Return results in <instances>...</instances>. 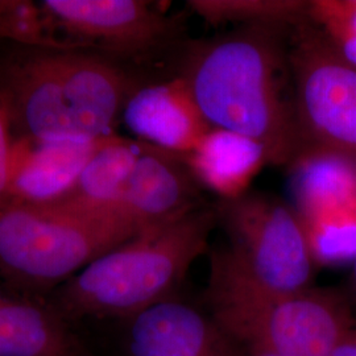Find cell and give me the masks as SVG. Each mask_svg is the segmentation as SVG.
Returning a JSON list of instances; mask_svg holds the SVG:
<instances>
[{
	"mask_svg": "<svg viewBox=\"0 0 356 356\" xmlns=\"http://www.w3.org/2000/svg\"><path fill=\"white\" fill-rule=\"evenodd\" d=\"M292 29L243 26L193 44L178 74L211 128L260 143L269 164L286 168L302 151L289 63Z\"/></svg>",
	"mask_w": 356,
	"mask_h": 356,
	"instance_id": "cell-1",
	"label": "cell"
},
{
	"mask_svg": "<svg viewBox=\"0 0 356 356\" xmlns=\"http://www.w3.org/2000/svg\"><path fill=\"white\" fill-rule=\"evenodd\" d=\"M289 63L302 149L335 153L356 163V66L310 17L292 29Z\"/></svg>",
	"mask_w": 356,
	"mask_h": 356,
	"instance_id": "cell-7",
	"label": "cell"
},
{
	"mask_svg": "<svg viewBox=\"0 0 356 356\" xmlns=\"http://www.w3.org/2000/svg\"><path fill=\"white\" fill-rule=\"evenodd\" d=\"M13 138L6 116L0 110V206L6 204L11 172Z\"/></svg>",
	"mask_w": 356,
	"mask_h": 356,
	"instance_id": "cell-20",
	"label": "cell"
},
{
	"mask_svg": "<svg viewBox=\"0 0 356 356\" xmlns=\"http://www.w3.org/2000/svg\"><path fill=\"white\" fill-rule=\"evenodd\" d=\"M334 356H356V323L337 344Z\"/></svg>",
	"mask_w": 356,
	"mask_h": 356,
	"instance_id": "cell-21",
	"label": "cell"
},
{
	"mask_svg": "<svg viewBox=\"0 0 356 356\" xmlns=\"http://www.w3.org/2000/svg\"><path fill=\"white\" fill-rule=\"evenodd\" d=\"M0 356H90L51 302L0 286Z\"/></svg>",
	"mask_w": 356,
	"mask_h": 356,
	"instance_id": "cell-14",
	"label": "cell"
},
{
	"mask_svg": "<svg viewBox=\"0 0 356 356\" xmlns=\"http://www.w3.org/2000/svg\"><path fill=\"white\" fill-rule=\"evenodd\" d=\"M201 206V186L185 156L141 141L122 200L123 214L138 231L176 222Z\"/></svg>",
	"mask_w": 356,
	"mask_h": 356,
	"instance_id": "cell-10",
	"label": "cell"
},
{
	"mask_svg": "<svg viewBox=\"0 0 356 356\" xmlns=\"http://www.w3.org/2000/svg\"><path fill=\"white\" fill-rule=\"evenodd\" d=\"M0 53V110L13 139L82 140L116 135L140 86L99 53L7 45Z\"/></svg>",
	"mask_w": 356,
	"mask_h": 356,
	"instance_id": "cell-2",
	"label": "cell"
},
{
	"mask_svg": "<svg viewBox=\"0 0 356 356\" xmlns=\"http://www.w3.org/2000/svg\"><path fill=\"white\" fill-rule=\"evenodd\" d=\"M110 138L13 139L6 204L45 206L58 202L73 189L90 159Z\"/></svg>",
	"mask_w": 356,
	"mask_h": 356,
	"instance_id": "cell-11",
	"label": "cell"
},
{
	"mask_svg": "<svg viewBox=\"0 0 356 356\" xmlns=\"http://www.w3.org/2000/svg\"><path fill=\"white\" fill-rule=\"evenodd\" d=\"M0 44L74 51L61 38L41 1L0 0Z\"/></svg>",
	"mask_w": 356,
	"mask_h": 356,
	"instance_id": "cell-18",
	"label": "cell"
},
{
	"mask_svg": "<svg viewBox=\"0 0 356 356\" xmlns=\"http://www.w3.org/2000/svg\"><path fill=\"white\" fill-rule=\"evenodd\" d=\"M188 7L209 24L239 23L244 26L294 28L309 19L306 0H189Z\"/></svg>",
	"mask_w": 356,
	"mask_h": 356,
	"instance_id": "cell-17",
	"label": "cell"
},
{
	"mask_svg": "<svg viewBox=\"0 0 356 356\" xmlns=\"http://www.w3.org/2000/svg\"><path fill=\"white\" fill-rule=\"evenodd\" d=\"M289 191L305 229L356 227V163L305 148L293 160Z\"/></svg>",
	"mask_w": 356,
	"mask_h": 356,
	"instance_id": "cell-12",
	"label": "cell"
},
{
	"mask_svg": "<svg viewBox=\"0 0 356 356\" xmlns=\"http://www.w3.org/2000/svg\"><path fill=\"white\" fill-rule=\"evenodd\" d=\"M140 149L141 141L128 140L119 135L111 136L90 159L73 189L58 202L45 206L124 216L122 200Z\"/></svg>",
	"mask_w": 356,
	"mask_h": 356,
	"instance_id": "cell-16",
	"label": "cell"
},
{
	"mask_svg": "<svg viewBox=\"0 0 356 356\" xmlns=\"http://www.w3.org/2000/svg\"><path fill=\"white\" fill-rule=\"evenodd\" d=\"M309 17L334 48L356 66V0H313Z\"/></svg>",
	"mask_w": 356,
	"mask_h": 356,
	"instance_id": "cell-19",
	"label": "cell"
},
{
	"mask_svg": "<svg viewBox=\"0 0 356 356\" xmlns=\"http://www.w3.org/2000/svg\"><path fill=\"white\" fill-rule=\"evenodd\" d=\"M128 322L127 356H247L210 313L176 296Z\"/></svg>",
	"mask_w": 356,
	"mask_h": 356,
	"instance_id": "cell-9",
	"label": "cell"
},
{
	"mask_svg": "<svg viewBox=\"0 0 356 356\" xmlns=\"http://www.w3.org/2000/svg\"><path fill=\"white\" fill-rule=\"evenodd\" d=\"M61 38L74 51L143 58L165 47L179 24L143 0H44Z\"/></svg>",
	"mask_w": 356,
	"mask_h": 356,
	"instance_id": "cell-8",
	"label": "cell"
},
{
	"mask_svg": "<svg viewBox=\"0 0 356 356\" xmlns=\"http://www.w3.org/2000/svg\"><path fill=\"white\" fill-rule=\"evenodd\" d=\"M344 294L347 296L348 301L351 302V305L356 306V254L353 260V269H351V275L347 281V286L343 291Z\"/></svg>",
	"mask_w": 356,
	"mask_h": 356,
	"instance_id": "cell-22",
	"label": "cell"
},
{
	"mask_svg": "<svg viewBox=\"0 0 356 356\" xmlns=\"http://www.w3.org/2000/svg\"><path fill=\"white\" fill-rule=\"evenodd\" d=\"M218 226L216 204L164 226L144 229L99 256L57 288L51 305L69 322L129 319L176 296Z\"/></svg>",
	"mask_w": 356,
	"mask_h": 356,
	"instance_id": "cell-3",
	"label": "cell"
},
{
	"mask_svg": "<svg viewBox=\"0 0 356 356\" xmlns=\"http://www.w3.org/2000/svg\"><path fill=\"white\" fill-rule=\"evenodd\" d=\"M204 298L206 312L239 343L275 356H334L356 323L343 291L270 292L247 277L225 248L210 254Z\"/></svg>",
	"mask_w": 356,
	"mask_h": 356,
	"instance_id": "cell-4",
	"label": "cell"
},
{
	"mask_svg": "<svg viewBox=\"0 0 356 356\" xmlns=\"http://www.w3.org/2000/svg\"><path fill=\"white\" fill-rule=\"evenodd\" d=\"M122 120L139 141L182 156L211 129L179 76L138 86L126 102Z\"/></svg>",
	"mask_w": 356,
	"mask_h": 356,
	"instance_id": "cell-13",
	"label": "cell"
},
{
	"mask_svg": "<svg viewBox=\"0 0 356 356\" xmlns=\"http://www.w3.org/2000/svg\"><path fill=\"white\" fill-rule=\"evenodd\" d=\"M185 159L200 186L216 193L220 201L248 193L254 178L269 164L260 143L222 128H211Z\"/></svg>",
	"mask_w": 356,
	"mask_h": 356,
	"instance_id": "cell-15",
	"label": "cell"
},
{
	"mask_svg": "<svg viewBox=\"0 0 356 356\" xmlns=\"http://www.w3.org/2000/svg\"><path fill=\"white\" fill-rule=\"evenodd\" d=\"M216 211L229 239L225 250L254 284L275 293L313 288L318 266L304 222L291 202L266 193H245L219 200Z\"/></svg>",
	"mask_w": 356,
	"mask_h": 356,
	"instance_id": "cell-6",
	"label": "cell"
},
{
	"mask_svg": "<svg viewBox=\"0 0 356 356\" xmlns=\"http://www.w3.org/2000/svg\"><path fill=\"white\" fill-rule=\"evenodd\" d=\"M139 231L122 214L0 206V277L22 292L56 291Z\"/></svg>",
	"mask_w": 356,
	"mask_h": 356,
	"instance_id": "cell-5",
	"label": "cell"
},
{
	"mask_svg": "<svg viewBox=\"0 0 356 356\" xmlns=\"http://www.w3.org/2000/svg\"><path fill=\"white\" fill-rule=\"evenodd\" d=\"M245 351H247V356H275L257 347H245Z\"/></svg>",
	"mask_w": 356,
	"mask_h": 356,
	"instance_id": "cell-23",
	"label": "cell"
}]
</instances>
